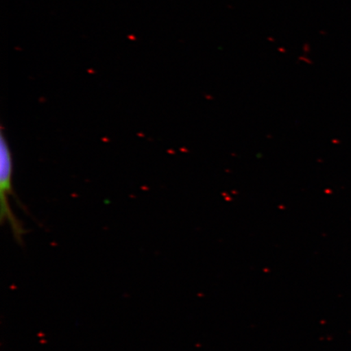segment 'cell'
<instances>
[{
    "label": "cell",
    "mask_w": 351,
    "mask_h": 351,
    "mask_svg": "<svg viewBox=\"0 0 351 351\" xmlns=\"http://www.w3.org/2000/svg\"><path fill=\"white\" fill-rule=\"evenodd\" d=\"M3 130L0 134V204H1L0 222L3 223L7 221L17 243L22 244L26 231L22 223L15 217L8 203V196L12 195L16 197V195L12 187V153Z\"/></svg>",
    "instance_id": "6da1fadb"
}]
</instances>
